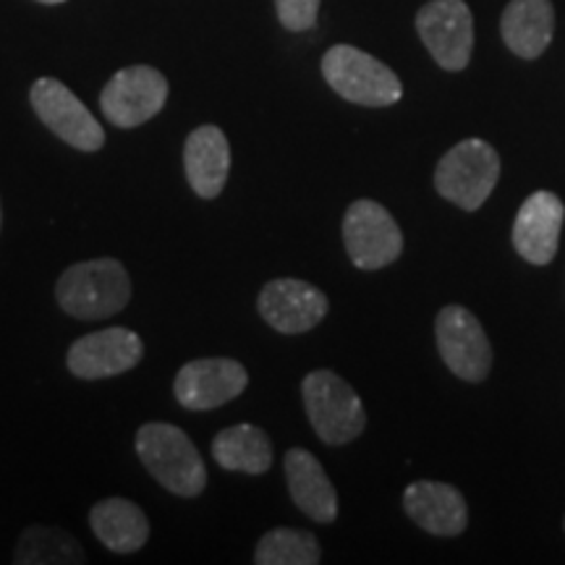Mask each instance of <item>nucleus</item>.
Instances as JSON below:
<instances>
[{
  "label": "nucleus",
  "mask_w": 565,
  "mask_h": 565,
  "mask_svg": "<svg viewBox=\"0 0 565 565\" xmlns=\"http://www.w3.org/2000/svg\"><path fill=\"white\" fill-rule=\"evenodd\" d=\"M437 349L443 362L466 383H482L492 366V345L482 322L466 307L450 303L437 315Z\"/></svg>",
  "instance_id": "8"
},
{
  "label": "nucleus",
  "mask_w": 565,
  "mask_h": 565,
  "mask_svg": "<svg viewBox=\"0 0 565 565\" xmlns=\"http://www.w3.org/2000/svg\"><path fill=\"white\" fill-rule=\"evenodd\" d=\"M13 561L21 565L84 563V550L68 532L53 526H30L21 534Z\"/></svg>",
  "instance_id": "21"
},
{
  "label": "nucleus",
  "mask_w": 565,
  "mask_h": 565,
  "mask_svg": "<svg viewBox=\"0 0 565 565\" xmlns=\"http://www.w3.org/2000/svg\"><path fill=\"white\" fill-rule=\"evenodd\" d=\"M301 395L309 422L322 443L345 445L364 433L366 414L362 398L335 372H309L303 377Z\"/></svg>",
  "instance_id": "3"
},
{
  "label": "nucleus",
  "mask_w": 565,
  "mask_h": 565,
  "mask_svg": "<svg viewBox=\"0 0 565 565\" xmlns=\"http://www.w3.org/2000/svg\"><path fill=\"white\" fill-rule=\"evenodd\" d=\"M249 385V374L233 359H196L175 374L173 393L183 408L210 412L238 398Z\"/></svg>",
  "instance_id": "12"
},
{
  "label": "nucleus",
  "mask_w": 565,
  "mask_h": 565,
  "mask_svg": "<svg viewBox=\"0 0 565 565\" xmlns=\"http://www.w3.org/2000/svg\"><path fill=\"white\" fill-rule=\"evenodd\" d=\"M89 526L105 547L118 555L137 553L150 536V521L137 503L126 498L100 500L89 513Z\"/></svg>",
  "instance_id": "19"
},
{
  "label": "nucleus",
  "mask_w": 565,
  "mask_h": 565,
  "mask_svg": "<svg viewBox=\"0 0 565 565\" xmlns=\"http://www.w3.org/2000/svg\"><path fill=\"white\" fill-rule=\"evenodd\" d=\"M61 309L76 320H105L131 299V280L118 259H89L71 265L55 286Z\"/></svg>",
  "instance_id": "2"
},
{
  "label": "nucleus",
  "mask_w": 565,
  "mask_h": 565,
  "mask_svg": "<svg viewBox=\"0 0 565 565\" xmlns=\"http://www.w3.org/2000/svg\"><path fill=\"white\" fill-rule=\"evenodd\" d=\"M212 458L228 471L265 475L273 466V445L263 429L254 424H233L212 440Z\"/></svg>",
  "instance_id": "20"
},
{
  "label": "nucleus",
  "mask_w": 565,
  "mask_h": 565,
  "mask_svg": "<svg viewBox=\"0 0 565 565\" xmlns=\"http://www.w3.org/2000/svg\"><path fill=\"white\" fill-rule=\"evenodd\" d=\"M40 3H47V6H55V3H63V0H40Z\"/></svg>",
  "instance_id": "24"
},
{
  "label": "nucleus",
  "mask_w": 565,
  "mask_h": 565,
  "mask_svg": "<svg viewBox=\"0 0 565 565\" xmlns=\"http://www.w3.org/2000/svg\"><path fill=\"white\" fill-rule=\"evenodd\" d=\"M0 225H3V207H0Z\"/></svg>",
  "instance_id": "25"
},
{
  "label": "nucleus",
  "mask_w": 565,
  "mask_h": 565,
  "mask_svg": "<svg viewBox=\"0 0 565 565\" xmlns=\"http://www.w3.org/2000/svg\"><path fill=\"white\" fill-rule=\"evenodd\" d=\"M404 508L408 519L424 532L456 536L469 524L463 494L454 484L445 482H414L404 492Z\"/></svg>",
  "instance_id": "15"
},
{
  "label": "nucleus",
  "mask_w": 565,
  "mask_h": 565,
  "mask_svg": "<svg viewBox=\"0 0 565 565\" xmlns=\"http://www.w3.org/2000/svg\"><path fill=\"white\" fill-rule=\"evenodd\" d=\"M343 244L351 263L362 270L387 267L404 252V236L398 223L383 204L372 200H356L345 210Z\"/></svg>",
  "instance_id": "6"
},
{
  "label": "nucleus",
  "mask_w": 565,
  "mask_h": 565,
  "mask_svg": "<svg viewBox=\"0 0 565 565\" xmlns=\"http://www.w3.org/2000/svg\"><path fill=\"white\" fill-rule=\"evenodd\" d=\"M500 179V154L482 139H466L437 162L435 186L440 196L475 212L490 200Z\"/></svg>",
  "instance_id": "5"
},
{
  "label": "nucleus",
  "mask_w": 565,
  "mask_h": 565,
  "mask_svg": "<svg viewBox=\"0 0 565 565\" xmlns=\"http://www.w3.org/2000/svg\"><path fill=\"white\" fill-rule=\"evenodd\" d=\"M565 207L553 192H534L513 223V246L526 263L550 265L561 246Z\"/></svg>",
  "instance_id": "14"
},
{
  "label": "nucleus",
  "mask_w": 565,
  "mask_h": 565,
  "mask_svg": "<svg viewBox=\"0 0 565 565\" xmlns=\"http://www.w3.org/2000/svg\"><path fill=\"white\" fill-rule=\"evenodd\" d=\"M168 82L158 68L131 66L121 68L105 84L100 95L103 116L118 129H134L166 108Z\"/></svg>",
  "instance_id": "9"
},
{
  "label": "nucleus",
  "mask_w": 565,
  "mask_h": 565,
  "mask_svg": "<svg viewBox=\"0 0 565 565\" xmlns=\"http://www.w3.org/2000/svg\"><path fill=\"white\" fill-rule=\"evenodd\" d=\"M183 168L194 194L215 200L223 192L231 173V147L217 126H200L189 134L183 147Z\"/></svg>",
  "instance_id": "16"
},
{
  "label": "nucleus",
  "mask_w": 565,
  "mask_h": 565,
  "mask_svg": "<svg viewBox=\"0 0 565 565\" xmlns=\"http://www.w3.org/2000/svg\"><path fill=\"white\" fill-rule=\"evenodd\" d=\"M30 100L40 121L66 145L82 152H97L105 145V131L97 118L84 108L79 97L58 79H38L32 84Z\"/></svg>",
  "instance_id": "10"
},
{
  "label": "nucleus",
  "mask_w": 565,
  "mask_h": 565,
  "mask_svg": "<svg viewBox=\"0 0 565 565\" xmlns=\"http://www.w3.org/2000/svg\"><path fill=\"white\" fill-rule=\"evenodd\" d=\"M322 76L343 100L364 108H385L404 97L401 79L383 61L351 45H335L324 53Z\"/></svg>",
  "instance_id": "4"
},
{
  "label": "nucleus",
  "mask_w": 565,
  "mask_h": 565,
  "mask_svg": "<svg viewBox=\"0 0 565 565\" xmlns=\"http://www.w3.org/2000/svg\"><path fill=\"white\" fill-rule=\"evenodd\" d=\"M320 561V542L301 529H273L254 550V563L259 565H317Z\"/></svg>",
  "instance_id": "22"
},
{
  "label": "nucleus",
  "mask_w": 565,
  "mask_h": 565,
  "mask_svg": "<svg viewBox=\"0 0 565 565\" xmlns=\"http://www.w3.org/2000/svg\"><path fill=\"white\" fill-rule=\"evenodd\" d=\"M416 30L445 71H463L475 51V17L463 0H429L416 13Z\"/></svg>",
  "instance_id": "7"
},
{
  "label": "nucleus",
  "mask_w": 565,
  "mask_h": 565,
  "mask_svg": "<svg viewBox=\"0 0 565 565\" xmlns=\"http://www.w3.org/2000/svg\"><path fill=\"white\" fill-rule=\"evenodd\" d=\"M328 296L312 282L296 278L270 280L257 299V309L263 320L273 330L286 335H299L320 324L328 315Z\"/></svg>",
  "instance_id": "11"
},
{
  "label": "nucleus",
  "mask_w": 565,
  "mask_h": 565,
  "mask_svg": "<svg viewBox=\"0 0 565 565\" xmlns=\"http://www.w3.org/2000/svg\"><path fill=\"white\" fill-rule=\"evenodd\" d=\"M145 356V343L129 328L97 330L68 349V370L82 380H103L134 370Z\"/></svg>",
  "instance_id": "13"
},
{
  "label": "nucleus",
  "mask_w": 565,
  "mask_h": 565,
  "mask_svg": "<svg viewBox=\"0 0 565 565\" xmlns=\"http://www.w3.org/2000/svg\"><path fill=\"white\" fill-rule=\"evenodd\" d=\"M505 45L519 58L534 61L547 51L555 32V9L550 0H511L500 19Z\"/></svg>",
  "instance_id": "18"
},
{
  "label": "nucleus",
  "mask_w": 565,
  "mask_h": 565,
  "mask_svg": "<svg viewBox=\"0 0 565 565\" xmlns=\"http://www.w3.org/2000/svg\"><path fill=\"white\" fill-rule=\"evenodd\" d=\"M137 454L145 469L179 498H196L207 487V469L183 429L150 422L137 433Z\"/></svg>",
  "instance_id": "1"
},
{
  "label": "nucleus",
  "mask_w": 565,
  "mask_h": 565,
  "mask_svg": "<svg viewBox=\"0 0 565 565\" xmlns=\"http://www.w3.org/2000/svg\"><path fill=\"white\" fill-rule=\"evenodd\" d=\"M286 482L294 503L317 524H330L338 519L335 487L324 475L322 463L303 448H291L286 454Z\"/></svg>",
  "instance_id": "17"
},
{
  "label": "nucleus",
  "mask_w": 565,
  "mask_h": 565,
  "mask_svg": "<svg viewBox=\"0 0 565 565\" xmlns=\"http://www.w3.org/2000/svg\"><path fill=\"white\" fill-rule=\"evenodd\" d=\"M275 9H278V19L286 30L303 32L317 24L320 0H275Z\"/></svg>",
  "instance_id": "23"
}]
</instances>
